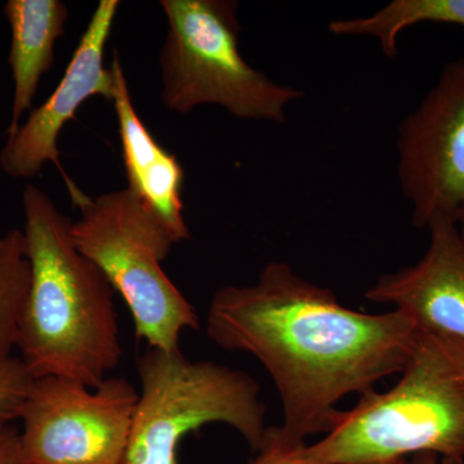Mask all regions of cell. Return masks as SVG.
<instances>
[{"mask_svg":"<svg viewBox=\"0 0 464 464\" xmlns=\"http://www.w3.org/2000/svg\"><path fill=\"white\" fill-rule=\"evenodd\" d=\"M32 381L20 357L0 359V429L20 420Z\"/></svg>","mask_w":464,"mask_h":464,"instance_id":"15","label":"cell"},{"mask_svg":"<svg viewBox=\"0 0 464 464\" xmlns=\"http://www.w3.org/2000/svg\"><path fill=\"white\" fill-rule=\"evenodd\" d=\"M32 280L16 347L33 378L96 389L121 362L115 290L76 248L72 222L35 185L23 194Z\"/></svg>","mask_w":464,"mask_h":464,"instance_id":"2","label":"cell"},{"mask_svg":"<svg viewBox=\"0 0 464 464\" xmlns=\"http://www.w3.org/2000/svg\"><path fill=\"white\" fill-rule=\"evenodd\" d=\"M424 23L464 29V0H393L366 16L333 20L328 29L333 35L374 39L384 56L395 58L400 34Z\"/></svg>","mask_w":464,"mask_h":464,"instance_id":"13","label":"cell"},{"mask_svg":"<svg viewBox=\"0 0 464 464\" xmlns=\"http://www.w3.org/2000/svg\"><path fill=\"white\" fill-rule=\"evenodd\" d=\"M440 464H464V459H440Z\"/></svg>","mask_w":464,"mask_h":464,"instance_id":"21","label":"cell"},{"mask_svg":"<svg viewBox=\"0 0 464 464\" xmlns=\"http://www.w3.org/2000/svg\"><path fill=\"white\" fill-rule=\"evenodd\" d=\"M306 442L292 441L283 435L279 427L266 430L258 456L252 464H320L304 456Z\"/></svg>","mask_w":464,"mask_h":464,"instance_id":"16","label":"cell"},{"mask_svg":"<svg viewBox=\"0 0 464 464\" xmlns=\"http://www.w3.org/2000/svg\"><path fill=\"white\" fill-rule=\"evenodd\" d=\"M418 333L401 311L344 307L284 262L266 265L255 284L219 289L207 316L210 341L265 366L282 399L280 431L295 442L331 432L341 400L401 373Z\"/></svg>","mask_w":464,"mask_h":464,"instance_id":"1","label":"cell"},{"mask_svg":"<svg viewBox=\"0 0 464 464\" xmlns=\"http://www.w3.org/2000/svg\"><path fill=\"white\" fill-rule=\"evenodd\" d=\"M454 222H456L458 231H459L460 237H462L464 243V204L458 209L457 215L454 217Z\"/></svg>","mask_w":464,"mask_h":464,"instance_id":"19","label":"cell"},{"mask_svg":"<svg viewBox=\"0 0 464 464\" xmlns=\"http://www.w3.org/2000/svg\"><path fill=\"white\" fill-rule=\"evenodd\" d=\"M119 9L118 0H100L56 90L43 105L32 110L25 123L7 133L0 151L3 172L14 179H33L45 164L53 163L70 195L79 190L61 166L58 137L85 101L94 96L108 101L114 97V72L105 66L103 58Z\"/></svg>","mask_w":464,"mask_h":464,"instance_id":"9","label":"cell"},{"mask_svg":"<svg viewBox=\"0 0 464 464\" xmlns=\"http://www.w3.org/2000/svg\"><path fill=\"white\" fill-rule=\"evenodd\" d=\"M0 464H26L20 431L14 426L0 429Z\"/></svg>","mask_w":464,"mask_h":464,"instance_id":"17","label":"cell"},{"mask_svg":"<svg viewBox=\"0 0 464 464\" xmlns=\"http://www.w3.org/2000/svg\"><path fill=\"white\" fill-rule=\"evenodd\" d=\"M5 14L11 27L8 63L14 83L11 133L32 110L43 75L53 65L54 45L65 33L69 8L61 0H8Z\"/></svg>","mask_w":464,"mask_h":464,"instance_id":"12","label":"cell"},{"mask_svg":"<svg viewBox=\"0 0 464 464\" xmlns=\"http://www.w3.org/2000/svg\"><path fill=\"white\" fill-rule=\"evenodd\" d=\"M141 393L123 464H177L179 442L206 424H227L252 450L264 441L265 405L257 382L181 351L149 347L137 360Z\"/></svg>","mask_w":464,"mask_h":464,"instance_id":"6","label":"cell"},{"mask_svg":"<svg viewBox=\"0 0 464 464\" xmlns=\"http://www.w3.org/2000/svg\"><path fill=\"white\" fill-rule=\"evenodd\" d=\"M111 69L115 75L111 102L118 121L128 188L161 219L174 243L188 240L190 230L183 217L182 200L185 170L176 155L155 140L140 118L118 52Z\"/></svg>","mask_w":464,"mask_h":464,"instance_id":"11","label":"cell"},{"mask_svg":"<svg viewBox=\"0 0 464 464\" xmlns=\"http://www.w3.org/2000/svg\"><path fill=\"white\" fill-rule=\"evenodd\" d=\"M427 230L422 258L381 275L365 298L391 304L424 331L464 342V243L454 219H438Z\"/></svg>","mask_w":464,"mask_h":464,"instance_id":"10","label":"cell"},{"mask_svg":"<svg viewBox=\"0 0 464 464\" xmlns=\"http://www.w3.org/2000/svg\"><path fill=\"white\" fill-rule=\"evenodd\" d=\"M411 464H440V458L435 454H417L411 457Z\"/></svg>","mask_w":464,"mask_h":464,"instance_id":"18","label":"cell"},{"mask_svg":"<svg viewBox=\"0 0 464 464\" xmlns=\"http://www.w3.org/2000/svg\"><path fill=\"white\" fill-rule=\"evenodd\" d=\"M435 454L464 459V342L420 328L395 386L340 411L332 431L306 445L320 464H368Z\"/></svg>","mask_w":464,"mask_h":464,"instance_id":"3","label":"cell"},{"mask_svg":"<svg viewBox=\"0 0 464 464\" xmlns=\"http://www.w3.org/2000/svg\"><path fill=\"white\" fill-rule=\"evenodd\" d=\"M398 179L415 227L454 219L464 204V57L442 67L435 85L399 125Z\"/></svg>","mask_w":464,"mask_h":464,"instance_id":"8","label":"cell"},{"mask_svg":"<svg viewBox=\"0 0 464 464\" xmlns=\"http://www.w3.org/2000/svg\"><path fill=\"white\" fill-rule=\"evenodd\" d=\"M168 32L161 47V102L188 114L218 105L241 121H286L304 92L279 84L240 53L239 5L234 0H161Z\"/></svg>","mask_w":464,"mask_h":464,"instance_id":"4","label":"cell"},{"mask_svg":"<svg viewBox=\"0 0 464 464\" xmlns=\"http://www.w3.org/2000/svg\"><path fill=\"white\" fill-rule=\"evenodd\" d=\"M139 399L121 377H108L96 389L33 378L20 414L26 464H123Z\"/></svg>","mask_w":464,"mask_h":464,"instance_id":"7","label":"cell"},{"mask_svg":"<svg viewBox=\"0 0 464 464\" xmlns=\"http://www.w3.org/2000/svg\"><path fill=\"white\" fill-rule=\"evenodd\" d=\"M368 464H411V460L408 458H400V459L384 460V462H375Z\"/></svg>","mask_w":464,"mask_h":464,"instance_id":"20","label":"cell"},{"mask_svg":"<svg viewBox=\"0 0 464 464\" xmlns=\"http://www.w3.org/2000/svg\"><path fill=\"white\" fill-rule=\"evenodd\" d=\"M30 280L25 234L20 230L0 234V359L14 356Z\"/></svg>","mask_w":464,"mask_h":464,"instance_id":"14","label":"cell"},{"mask_svg":"<svg viewBox=\"0 0 464 464\" xmlns=\"http://www.w3.org/2000/svg\"><path fill=\"white\" fill-rule=\"evenodd\" d=\"M81 210L72 222V240L124 298L137 338L149 347L179 350L186 329L199 328L197 310L164 273L161 262L174 240L166 226L130 188L91 199L72 197Z\"/></svg>","mask_w":464,"mask_h":464,"instance_id":"5","label":"cell"}]
</instances>
